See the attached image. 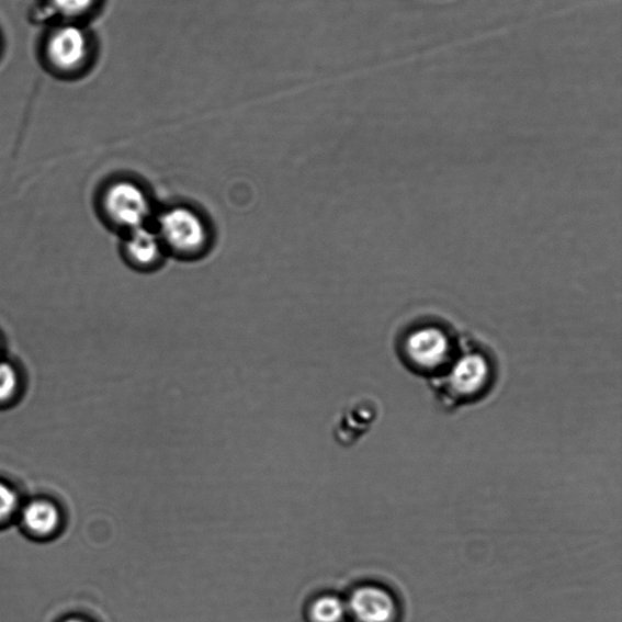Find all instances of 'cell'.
<instances>
[{"mask_svg":"<svg viewBox=\"0 0 622 622\" xmlns=\"http://www.w3.org/2000/svg\"><path fill=\"white\" fill-rule=\"evenodd\" d=\"M99 210L109 225L128 233L145 224L151 206L139 185L131 180H115L101 191Z\"/></svg>","mask_w":622,"mask_h":622,"instance_id":"3","label":"cell"},{"mask_svg":"<svg viewBox=\"0 0 622 622\" xmlns=\"http://www.w3.org/2000/svg\"><path fill=\"white\" fill-rule=\"evenodd\" d=\"M89 43L83 30L67 25L56 30L48 42V58L63 71H73L87 59Z\"/></svg>","mask_w":622,"mask_h":622,"instance_id":"6","label":"cell"},{"mask_svg":"<svg viewBox=\"0 0 622 622\" xmlns=\"http://www.w3.org/2000/svg\"><path fill=\"white\" fill-rule=\"evenodd\" d=\"M59 14L67 18L83 15L93 8L95 0H52Z\"/></svg>","mask_w":622,"mask_h":622,"instance_id":"12","label":"cell"},{"mask_svg":"<svg viewBox=\"0 0 622 622\" xmlns=\"http://www.w3.org/2000/svg\"><path fill=\"white\" fill-rule=\"evenodd\" d=\"M21 372L13 361L0 357V404L18 397L21 388Z\"/></svg>","mask_w":622,"mask_h":622,"instance_id":"10","label":"cell"},{"mask_svg":"<svg viewBox=\"0 0 622 622\" xmlns=\"http://www.w3.org/2000/svg\"><path fill=\"white\" fill-rule=\"evenodd\" d=\"M20 497L13 486L0 482V523L7 522L20 511Z\"/></svg>","mask_w":622,"mask_h":622,"instance_id":"11","label":"cell"},{"mask_svg":"<svg viewBox=\"0 0 622 622\" xmlns=\"http://www.w3.org/2000/svg\"><path fill=\"white\" fill-rule=\"evenodd\" d=\"M2 352H3V341L2 338H0V357H2Z\"/></svg>","mask_w":622,"mask_h":622,"instance_id":"14","label":"cell"},{"mask_svg":"<svg viewBox=\"0 0 622 622\" xmlns=\"http://www.w3.org/2000/svg\"><path fill=\"white\" fill-rule=\"evenodd\" d=\"M462 333L446 319L425 314L404 324L394 344L407 367L422 375L441 376L459 353Z\"/></svg>","mask_w":622,"mask_h":622,"instance_id":"1","label":"cell"},{"mask_svg":"<svg viewBox=\"0 0 622 622\" xmlns=\"http://www.w3.org/2000/svg\"><path fill=\"white\" fill-rule=\"evenodd\" d=\"M165 247L156 231L145 225L127 233L123 252L128 262L137 268H151L160 263Z\"/></svg>","mask_w":622,"mask_h":622,"instance_id":"7","label":"cell"},{"mask_svg":"<svg viewBox=\"0 0 622 622\" xmlns=\"http://www.w3.org/2000/svg\"><path fill=\"white\" fill-rule=\"evenodd\" d=\"M156 233L167 250L183 257L201 255L210 240L205 222L196 212L185 207L163 213Z\"/></svg>","mask_w":622,"mask_h":622,"instance_id":"4","label":"cell"},{"mask_svg":"<svg viewBox=\"0 0 622 622\" xmlns=\"http://www.w3.org/2000/svg\"><path fill=\"white\" fill-rule=\"evenodd\" d=\"M63 622H88V621L81 618H69L64 620Z\"/></svg>","mask_w":622,"mask_h":622,"instance_id":"13","label":"cell"},{"mask_svg":"<svg viewBox=\"0 0 622 622\" xmlns=\"http://www.w3.org/2000/svg\"><path fill=\"white\" fill-rule=\"evenodd\" d=\"M21 523L31 534L49 536L59 529L61 514L59 508L48 500H33L20 508Z\"/></svg>","mask_w":622,"mask_h":622,"instance_id":"8","label":"cell"},{"mask_svg":"<svg viewBox=\"0 0 622 622\" xmlns=\"http://www.w3.org/2000/svg\"><path fill=\"white\" fill-rule=\"evenodd\" d=\"M347 609L358 622H395L399 612L397 599L377 585L355 588Z\"/></svg>","mask_w":622,"mask_h":622,"instance_id":"5","label":"cell"},{"mask_svg":"<svg viewBox=\"0 0 622 622\" xmlns=\"http://www.w3.org/2000/svg\"><path fill=\"white\" fill-rule=\"evenodd\" d=\"M347 612V604L333 595L315 599L310 607V618L314 622H342Z\"/></svg>","mask_w":622,"mask_h":622,"instance_id":"9","label":"cell"},{"mask_svg":"<svg viewBox=\"0 0 622 622\" xmlns=\"http://www.w3.org/2000/svg\"><path fill=\"white\" fill-rule=\"evenodd\" d=\"M485 344L472 333H462L456 358L440 376L451 394L473 398L489 387L494 377V355Z\"/></svg>","mask_w":622,"mask_h":622,"instance_id":"2","label":"cell"}]
</instances>
